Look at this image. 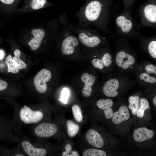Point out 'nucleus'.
<instances>
[{
    "label": "nucleus",
    "instance_id": "1",
    "mask_svg": "<svg viewBox=\"0 0 156 156\" xmlns=\"http://www.w3.org/2000/svg\"><path fill=\"white\" fill-rule=\"evenodd\" d=\"M45 114L42 108L38 106H15L13 116L10 119L14 131L19 133L22 127L42 122Z\"/></svg>",
    "mask_w": 156,
    "mask_h": 156
},
{
    "label": "nucleus",
    "instance_id": "2",
    "mask_svg": "<svg viewBox=\"0 0 156 156\" xmlns=\"http://www.w3.org/2000/svg\"><path fill=\"white\" fill-rule=\"evenodd\" d=\"M16 142L26 155L29 156H45L47 150L41 146L39 140L14 134L11 139Z\"/></svg>",
    "mask_w": 156,
    "mask_h": 156
},
{
    "label": "nucleus",
    "instance_id": "3",
    "mask_svg": "<svg viewBox=\"0 0 156 156\" xmlns=\"http://www.w3.org/2000/svg\"><path fill=\"white\" fill-rule=\"evenodd\" d=\"M31 129L33 136L39 140L53 136L57 132L58 127L53 123L41 122L33 125Z\"/></svg>",
    "mask_w": 156,
    "mask_h": 156
},
{
    "label": "nucleus",
    "instance_id": "4",
    "mask_svg": "<svg viewBox=\"0 0 156 156\" xmlns=\"http://www.w3.org/2000/svg\"><path fill=\"white\" fill-rule=\"evenodd\" d=\"M51 74L49 70L45 68L41 70L35 76L34 83L37 91L39 93H45L47 86L46 82L51 79Z\"/></svg>",
    "mask_w": 156,
    "mask_h": 156
},
{
    "label": "nucleus",
    "instance_id": "5",
    "mask_svg": "<svg viewBox=\"0 0 156 156\" xmlns=\"http://www.w3.org/2000/svg\"><path fill=\"white\" fill-rule=\"evenodd\" d=\"M156 66L153 64L146 65L141 68L139 77L143 82L153 84L156 82Z\"/></svg>",
    "mask_w": 156,
    "mask_h": 156
},
{
    "label": "nucleus",
    "instance_id": "6",
    "mask_svg": "<svg viewBox=\"0 0 156 156\" xmlns=\"http://www.w3.org/2000/svg\"><path fill=\"white\" fill-rule=\"evenodd\" d=\"M101 3L97 1H93L89 3L85 11V16L88 20L90 21L96 20L101 12Z\"/></svg>",
    "mask_w": 156,
    "mask_h": 156
},
{
    "label": "nucleus",
    "instance_id": "7",
    "mask_svg": "<svg viewBox=\"0 0 156 156\" xmlns=\"http://www.w3.org/2000/svg\"><path fill=\"white\" fill-rule=\"evenodd\" d=\"M115 62L118 66L123 69L127 70L134 65L135 60L131 55L125 51H121L116 54Z\"/></svg>",
    "mask_w": 156,
    "mask_h": 156
},
{
    "label": "nucleus",
    "instance_id": "8",
    "mask_svg": "<svg viewBox=\"0 0 156 156\" xmlns=\"http://www.w3.org/2000/svg\"><path fill=\"white\" fill-rule=\"evenodd\" d=\"M120 86V84L118 79L116 78L111 79L104 84L103 87V92L107 96L116 97L118 94V90Z\"/></svg>",
    "mask_w": 156,
    "mask_h": 156
},
{
    "label": "nucleus",
    "instance_id": "9",
    "mask_svg": "<svg viewBox=\"0 0 156 156\" xmlns=\"http://www.w3.org/2000/svg\"><path fill=\"white\" fill-rule=\"evenodd\" d=\"M85 137L88 143L94 147L100 148L104 144V140L101 135L94 129L88 130L86 133Z\"/></svg>",
    "mask_w": 156,
    "mask_h": 156
},
{
    "label": "nucleus",
    "instance_id": "10",
    "mask_svg": "<svg viewBox=\"0 0 156 156\" xmlns=\"http://www.w3.org/2000/svg\"><path fill=\"white\" fill-rule=\"evenodd\" d=\"M78 44V41L76 38L73 36H68L63 41L61 47L62 53L64 55H70L75 51V47Z\"/></svg>",
    "mask_w": 156,
    "mask_h": 156
},
{
    "label": "nucleus",
    "instance_id": "11",
    "mask_svg": "<svg viewBox=\"0 0 156 156\" xmlns=\"http://www.w3.org/2000/svg\"><path fill=\"white\" fill-rule=\"evenodd\" d=\"M81 79L84 83V86L82 91L83 95L85 97H90L92 93V87L95 83L96 78L92 74L85 73L82 75Z\"/></svg>",
    "mask_w": 156,
    "mask_h": 156
},
{
    "label": "nucleus",
    "instance_id": "12",
    "mask_svg": "<svg viewBox=\"0 0 156 156\" xmlns=\"http://www.w3.org/2000/svg\"><path fill=\"white\" fill-rule=\"evenodd\" d=\"M154 135V131L145 127L136 129L133 133L134 139L138 142H142L150 139Z\"/></svg>",
    "mask_w": 156,
    "mask_h": 156
},
{
    "label": "nucleus",
    "instance_id": "13",
    "mask_svg": "<svg viewBox=\"0 0 156 156\" xmlns=\"http://www.w3.org/2000/svg\"><path fill=\"white\" fill-rule=\"evenodd\" d=\"M34 38L28 43L31 49L35 51L39 48L45 36V31L42 29H34L31 31Z\"/></svg>",
    "mask_w": 156,
    "mask_h": 156
},
{
    "label": "nucleus",
    "instance_id": "14",
    "mask_svg": "<svg viewBox=\"0 0 156 156\" xmlns=\"http://www.w3.org/2000/svg\"><path fill=\"white\" fill-rule=\"evenodd\" d=\"M130 117L128 107L125 105H122L119 107L118 111L113 113L112 120L114 123L118 124L127 120Z\"/></svg>",
    "mask_w": 156,
    "mask_h": 156
},
{
    "label": "nucleus",
    "instance_id": "15",
    "mask_svg": "<svg viewBox=\"0 0 156 156\" xmlns=\"http://www.w3.org/2000/svg\"><path fill=\"white\" fill-rule=\"evenodd\" d=\"M113 104V101L109 99H100L96 103L98 107L104 111L105 117L108 119L112 118L113 116L114 113L111 107Z\"/></svg>",
    "mask_w": 156,
    "mask_h": 156
},
{
    "label": "nucleus",
    "instance_id": "16",
    "mask_svg": "<svg viewBox=\"0 0 156 156\" xmlns=\"http://www.w3.org/2000/svg\"><path fill=\"white\" fill-rule=\"evenodd\" d=\"M112 57L108 53H105L101 59L95 58L92 61V63L96 68L102 69L110 66L112 63Z\"/></svg>",
    "mask_w": 156,
    "mask_h": 156
},
{
    "label": "nucleus",
    "instance_id": "17",
    "mask_svg": "<svg viewBox=\"0 0 156 156\" xmlns=\"http://www.w3.org/2000/svg\"><path fill=\"white\" fill-rule=\"evenodd\" d=\"M80 41L85 46L90 47L97 46L100 42L101 40L96 36L89 37L86 34L81 33L79 36Z\"/></svg>",
    "mask_w": 156,
    "mask_h": 156
},
{
    "label": "nucleus",
    "instance_id": "18",
    "mask_svg": "<svg viewBox=\"0 0 156 156\" xmlns=\"http://www.w3.org/2000/svg\"><path fill=\"white\" fill-rule=\"evenodd\" d=\"M145 16L149 21L153 23L156 22V6L148 4L145 8L144 10Z\"/></svg>",
    "mask_w": 156,
    "mask_h": 156
},
{
    "label": "nucleus",
    "instance_id": "19",
    "mask_svg": "<svg viewBox=\"0 0 156 156\" xmlns=\"http://www.w3.org/2000/svg\"><path fill=\"white\" fill-rule=\"evenodd\" d=\"M116 22L119 26L121 27V30L124 33L129 32L132 27L131 21L123 16L118 17L116 19Z\"/></svg>",
    "mask_w": 156,
    "mask_h": 156
},
{
    "label": "nucleus",
    "instance_id": "20",
    "mask_svg": "<svg viewBox=\"0 0 156 156\" xmlns=\"http://www.w3.org/2000/svg\"><path fill=\"white\" fill-rule=\"evenodd\" d=\"M140 99L138 96H130L128 99L130 104L128 105L129 109L132 111V113L133 115H135L140 107Z\"/></svg>",
    "mask_w": 156,
    "mask_h": 156
},
{
    "label": "nucleus",
    "instance_id": "21",
    "mask_svg": "<svg viewBox=\"0 0 156 156\" xmlns=\"http://www.w3.org/2000/svg\"><path fill=\"white\" fill-rule=\"evenodd\" d=\"M14 56L13 57L14 64L15 67L18 70L25 68L26 64L20 59L21 52L18 49L15 50L14 52Z\"/></svg>",
    "mask_w": 156,
    "mask_h": 156
},
{
    "label": "nucleus",
    "instance_id": "22",
    "mask_svg": "<svg viewBox=\"0 0 156 156\" xmlns=\"http://www.w3.org/2000/svg\"><path fill=\"white\" fill-rule=\"evenodd\" d=\"M66 124L68 135L70 137H75L79 131V125L70 120H68Z\"/></svg>",
    "mask_w": 156,
    "mask_h": 156
},
{
    "label": "nucleus",
    "instance_id": "23",
    "mask_svg": "<svg viewBox=\"0 0 156 156\" xmlns=\"http://www.w3.org/2000/svg\"><path fill=\"white\" fill-rule=\"evenodd\" d=\"M150 108L149 102L146 98H143L140 99V107L136 115L139 118L144 116L145 111L147 109Z\"/></svg>",
    "mask_w": 156,
    "mask_h": 156
},
{
    "label": "nucleus",
    "instance_id": "24",
    "mask_svg": "<svg viewBox=\"0 0 156 156\" xmlns=\"http://www.w3.org/2000/svg\"><path fill=\"white\" fill-rule=\"evenodd\" d=\"M106 155L105 151L96 148L87 149L83 153V156H106Z\"/></svg>",
    "mask_w": 156,
    "mask_h": 156
},
{
    "label": "nucleus",
    "instance_id": "25",
    "mask_svg": "<svg viewBox=\"0 0 156 156\" xmlns=\"http://www.w3.org/2000/svg\"><path fill=\"white\" fill-rule=\"evenodd\" d=\"M72 110L76 120L79 122H81L83 120V116L80 106L77 104H74L72 107Z\"/></svg>",
    "mask_w": 156,
    "mask_h": 156
},
{
    "label": "nucleus",
    "instance_id": "26",
    "mask_svg": "<svg viewBox=\"0 0 156 156\" xmlns=\"http://www.w3.org/2000/svg\"><path fill=\"white\" fill-rule=\"evenodd\" d=\"M5 62L8 67V72H11L13 73H16L19 72V70L14 66L12 56L9 55L5 58Z\"/></svg>",
    "mask_w": 156,
    "mask_h": 156
},
{
    "label": "nucleus",
    "instance_id": "27",
    "mask_svg": "<svg viewBox=\"0 0 156 156\" xmlns=\"http://www.w3.org/2000/svg\"><path fill=\"white\" fill-rule=\"evenodd\" d=\"M47 2L46 0H31L30 5L32 9L38 10L43 8Z\"/></svg>",
    "mask_w": 156,
    "mask_h": 156
},
{
    "label": "nucleus",
    "instance_id": "28",
    "mask_svg": "<svg viewBox=\"0 0 156 156\" xmlns=\"http://www.w3.org/2000/svg\"><path fill=\"white\" fill-rule=\"evenodd\" d=\"M72 147L69 144H67L65 146L66 151L62 153V156H79L78 153L75 151H72Z\"/></svg>",
    "mask_w": 156,
    "mask_h": 156
},
{
    "label": "nucleus",
    "instance_id": "29",
    "mask_svg": "<svg viewBox=\"0 0 156 156\" xmlns=\"http://www.w3.org/2000/svg\"><path fill=\"white\" fill-rule=\"evenodd\" d=\"M148 51L151 56L154 58H156V41H153L149 44Z\"/></svg>",
    "mask_w": 156,
    "mask_h": 156
},
{
    "label": "nucleus",
    "instance_id": "30",
    "mask_svg": "<svg viewBox=\"0 0 156 156\" xmlns=\"http://www.w3.org/2000/svg\"><path fill=\"white\" fill-rule=\"evenodd\" d=\"M69 95V91L66 88H64L62 92L61 99L60 100L66 104L67 101V99Z\"/></svg>",
    "mask_w": 156,
    "mask_h": 156
},
{
    "label": "nucleus",
    "instance_id": "31",
    "mask_svg": "<svg viewBox=\"0 0 156 156\" xmlns=\"http://www.w3.org/2000/svg\"><path fill=\"white\" fill-rule=\"evenodd\" d=\"M8 86V84L6 82L0 79V91L5 89Z\"/></svg>",
    "mask_w": 156,
    "mask_h": 156
},
{
    "label": "nucleus",
    "instance_id": "32",
    "mask_svg": "<svg viewBox=\"0 0 156 156\" xmlns=\"http://www.w3.org/2000/svg\"><path fill=\"white\" fill-rule=\"evenodd\" d=\"M15 1V0H0V1L4 4L9 5L13 3Z\"/></svg>",
    "mask_w": 156,
    "mask_h": 156
},
{
    "label": "nucleus",
    "instance_id": "33",
    "mask_svg": "<svg viewBox=\"0 0 156 156\" xmlns=\"http://www.w3.org/2000/svg\"><path fill=\"white\" fill-rule=\"evenodd\" d=\"M5 55V53L2 50H0V60L3 58Z\"/></svg>",
    "mask_w": 156,
    "mask_h": 156
},
{
    "label": "nucleus",
    "instance_id": "34",
    "mask_svg": "<svg viewBox=\"0 0 156 156\" xmlns=\"http://www.w3.org/2000/svg\"><path fill=\"white\" fill-rule=\"evenodd\" d=\"M153 103L156 106V96H155L153 100Z\"/></svg>",
    "mask_w": 156,
    "mask_h": 156
}]
</instances>
